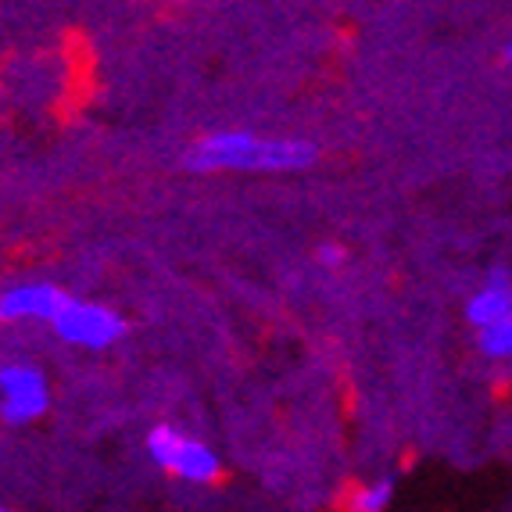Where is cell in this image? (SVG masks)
<instances>
[{"instance_id": "obj_1", "label": "cell", "mask_w": 512, "mask_h": 512, "mask_svg": "<svg viewBox=\"0 0 512 512\" xmlns=\"http://www.w3.org/2000/svg\"><path fill=\"white\" fill-rule=\"evenodd\" d=\"M316 144L287 137H255L244 129H222L212 137L197 140L187 151V169L194 172H294L316 162Z\"/></svg>"}, {"instance_id": "obj_2", "label": "cell", "mask_w": 512, "mask_h": 512, "mask_svg": "<svg viewBox=\"0 0 512 512\" xmlns=\"http://www.w3.org/2000/svg\"><path fill=\"white\" fill-rule=\"evenodd\" d=\"M147 455H151L162 470L176 473L180 480L190 484H208L219 477V455L208 448L205 441L187 437L172 427H154L147 437Z\"/></svg>"}, {"instance_id": "obj_3", "label": "cell", "mask_w": 512, "mask_h": 512, "mask_svg": "<svg viewBox=\"0 0 512 512\" xmlns=\"http://www.w3.org/2000/svg\"><path fill=\"white\" fill-rule=\"evenodd\" d=\"M51 326L61 341L79 344V348H108V344H115L126 333V323L111 308L94 305V301H72V298L51 319Z\"/></svg>"}, {"instance_id": "obj_4", "label": "cell", "mask_w": 512, "mask_h": 512, "mask_svg": "<svg viewBox=\"0 0 512 512\" xmlns=\"http://www.w3.org/2000/svg\"><path fill=\"white\" fill-rule=\"evenodd\" d=\"M0 394V419L11 427H22L47 412V384L29 366H0Z\"/></svg>"}, {"instance_id": "obj_5", "label": "cell", "mask_w": 512, "mask_h": 512, "mask_svg": "<svg viewBox=\"0 0 512 512\" xmlns=\"http://www.w3.org/2000/svg\"><path fill=\"white\" fill-rule=\"evenodd\" d=\"M69 294L51 287V283H22V287H11V291L0 294V319L4 323H22V319H43L51 323L65 308Z\"/></svg>"}, {"instance_id": "obj_6", "label": "cell", "mask_w": 512, "mask_h": 512, "mask_svg": "<svg viewBox=\"0 0 512 512\" xmlns=\"http://www.w3.org/2000/svg\"><path fill=\"white\" fill-rule=\"evenodd\" d=\"M509 316H512V276L505 269H491L487 280L477 287V294L466 301V319H470L473 330H484V326Z\"/></svg>"}, {"instance_id": "obj_7", "label": "cell", "mask_w": 512, "mask_h": 512, "mask_svg": "<svg viewBox=\"0 0 512 512\" xmlns=\"http://www.w3.org/2000/svg\"><path fill=\"white\" fill-rule=\"evenodd\" d=\"M477 348H480L484 359L509 362L512 359V316L498 319V323L484 326V330H477Z\"/></svg>"}, {"instance_id": "obj_8", "label": "cell", "mask_w": 512, "mask_h": 512, "mask_svg": "<svg viewBox=\"0 0 512 512\" xmlns=\"http://www.w3.org/2000/svg\"><path fill=\"white\" fill-rule=\"evenodd\" d=\"M391 495H394V484L391 480H376V484L362 487L359 498H355V509L359 512H380L391 505Z\"/></svg>"}, {"instance_id": "obj_9", "label": "cell", "mask_w": 512, "mask_h": 512, "mask_svg": "<svg viewBox=\"0 0 512 512\" xmlns=\"http://www.w3.org/2000/svg\"><path fill=\"white\" fill-rule=\"evenodd\" d=\"M319 262L323 265H341L344 262V248H337V244H323V248H319Z\"/></svg>"}, {"instance_id": "obj_10", "label": "cell", "mask_w": 512, "mask_h": 512, "mask_svg": "<svg viewBox=\"0 0 512 512\" xmlns=\"http://www.w3.org/2000/svg\"><path fill=\"white\" fill-rule=\"evenodd\" d=\"M505 61H509V65H512V40L505 43Z\"/></svg>"}]
</instances>
